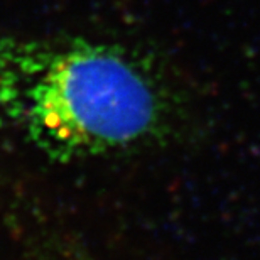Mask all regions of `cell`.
Here are the masks:
<instances>
[{
    "instance_id": "6da1fadb",
    "label": "cell",
    "mask_w": 260,
    "mask_h": 260,
    "mask_svg": "<svg viewBox=\"0 0 260 260\" xmlns=\"http://www.w3.org/2000/svg\"><path fill=\"white\" fill-rule=\"evenodd\" d=\"M20 117L53 159L73 160L132 147L162 125L164 98L122 49L80 41L49 49L30 80Z\"/></svg>"
},
{
    "instance_id": "7a4b0ae2",
    "label": "cell",
    "mask_w": 260,
    "mask_h": 260,
    "mask_svg": "<svg viewBox=\"0 0 260 260\" xmlns=\"http://www.w3.org/2000/svg\"><path fill=\"white\" fill-rule=\"evenodd\" d=\"M49 48L27 46L0 36V127L20 115L25 91Z\"/></svg>"
}]
</instances>
